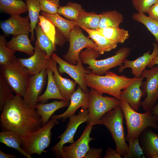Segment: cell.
Wrapping results in <instances>:
<instances>
[{
  "mask_svg": "<svg viewBox=\"0 0 158 158\" xmlns=\"http://www.w3.org/2000/svg\"><path fill=\"white\" fill-rule=\"evenodd\" d=\"M22 97L16 95L6 103L1 115L0 121L4 130L14 131L24 137L43 125L36 109L28 106Z\"/></svg>",
  "mask_w": 158,
  "mask_h": 158,
  "instance_id": "cell-1",
  "label": "cell"
},
{
  "mask_svg": "<svg viewBox=\"0 0 158 158\" xmlns=\"http://www.w3.org/2000/svg\"><path fill=\"white\" fill-rule=\"evenodd\" d=\"M138 78L119 75L109 71L104 75H96L91 72L84 75L85 82L87 87L94 89L100 94H107L119 100L121 99L122 90Z\"/></svg>",
  "mask_w": 158,
  "mask_h": 158,
  "instance_id": "cell-2",
  "label": "cell"
},
{
  "mask_svg": "<svg viewBox=\"0 0 158 158\" xmlns=\"http://www.w3.org/2000/svg\"><path fill=\"white\" fill-rule=\"evenodd\" d=\"M130 50V48L123 47L111 57L103 59L97 60L100 55L98 52L87 48L81 51L80 57L83 64L88 65L87 68L90 70L92 73L102 75L110 69L121 65L128 56Z\"/></svg>",
  "mask_w": 158,
  "mask_h": 158,
  "instance_id": "cell-3",
  "label": "cell"
},
{
  "mask_svg": "<svg viewBox=\"0 0 158 158\" xmlns=\"http://www.w3.org/2000/svg\"><path fill=\"white\" fill-rule=\"evenodd\" d=\"M120 101L127 127L126 141L138 138L142 131L147 128L155 129L158 128V115L152 114L151 111L142 113L138 112L124 100L121 99Z\"/></svg>",
  "mask_w": 158,
  "mask_h": 158,
  "instance_id": "cell-4",
  "label": "cell"
},
{
  "mask_svg": "<svg viewBox=\"0 0 158 158\" xmlns=\"http://www.w3.org/2000/svg\"><path fill=\"white\" fill-rule=\"evenodd\" d=\"M124 118L119 104L104 115L100 122V124L104 126L109 130L115 143V149L123 156L126 153L128 147L123 126Z\"/></svg>",
  "mask_w": 158,
  "mask_h": 158,
  "instance_id": "cell-5",
  "label": "cell"
},
{
  "mask_svg": "<svg viewBox=\"0 0 158 158\" xmlns=\"http://www.w3.org/2000/svg\"><path fill=\"white\" fill-rule=\"evenodd\" d=\"M59 123L57 120L51 119L40 128L25 136L21 137L23 150L31 156L35 154L41 155L46 152L45 149L51 143V130Z\"/></svg>",
  "mask_w": 158,
  "mask_h": 158,
  "instance_id": "cell-6",
  "label": "cell"
},
{
  "mask_svg": "<svg viewBox=\"0 0 158 158\" xmlns=\"http://www.w3.org/2000/svg\"><path fill=\"white\" fill-rule=\"evenodd\" d=\"M1 74L16 95L23 97L30 75L16 57L7 64L1 65Z\"/></svg>",
  "mask_w": 158,
  "mask_h": 158,
  "instance_id": "cell-7",
  "label": "cell"
},
{
  "mask_svg": "<svg viewBox=\"0 0 158 158\" xmlns=\"http://www.w3.org/2000/svg\"><path fill=\"white\" fill-rule=\"evenodd\" d=\"M89 93V114L87 122V124L93 126L100 124L103 116L118 105L120 101L114 97L104 96L92 88Z\"/></svg>",
  "mask_w": 158,
  "mask_h": 158,
  "instance_id": "cell-8",
  "label": "cell"
},
{
  "mask_svg": "<svg viewBox=\"0 0 158 158\" xmlns=\"http://www.w3.org/2000/svg\"><path fill=\"white\" fill-rule=\"evenodd\" d=\"M69 47L63 57L68 63L76 65L80 58L81 50L84 48L91 49L98 51L97 47L92 40L86 37L80 27L75 25L71 31L69 37Z\"/></svg>",
  "mask_w": 158,
  "mask_h": 158,
  "instance_id": "cell-9",
  "label": "cell"
},
{
  "mask_svg": "<svg viewBox=\"0 0 158 158\" xmlns=\"http://www.w3.org/2000/svg\"><path fill=\"white\" fill-rule=\"evenodd\" d=\"M141 77L146 78L141 86L146 95L145 99L141 102V106L145 111H151L158 99V66L149 69H145Z\"/></svg>",
  "mask_w": 158,
  "mask_h": 158,
  "instance_id": "cell-10",
  "label": "cell"
},
{
  "mask_svg": "<svg viewBox=\"0 0 158 158\" xmlns=\"http://www.w3.org/2000/svg\"><path fill=\"white\" fill-rule=\"evenodd\" d=\"M88 109H82L77 115H73L69 117V121L66 128L64 132L58 137L60 139L59 142L52 147L51 150L56 155V157H59L64 145L67 143L71 144L74 142L73 137L79 126L87 122L89 117Z\"/></svg>",
  "mask_w": 158,
  "mask_h": 158,
  "instance_id": "cell-11",
  "label": "cell"
},
{
  "mask_svg": "<svg viewBox=\"0 0 158 158\" xmlns=\"http://www.w3.org/2000/svg\"><path fill=\"white\" fill-rule=\"evenodd\" d=\"M51 58L59 65L58 71L60 73H66L79 85L83 92H89L85 82L84 75L90 73L91 71L84 68L80 57L76 65L68 63L54 53L51 55Z\"/></svg>",
  "mask_w": 158,
  "mask_h": 158,
  "instance_id": "cell-12",
  "label": "cell"
},
{
  "mask_svg": "<svg viewBox=\"0 0 158 158\" xmlns=\"http://www.w3.org/2000/svg\"><path fill=\"white\" fill-rule=\"evenodd\" d=\"M92 126L87 124L80 138L69 146H63L59 157L62 158H85L89 150L90 142L95 138L90 135Z\"/></svg>",
  "mask_w": 158,
  "mask_h": 158,
  "instance_id": "cell-13",
  "label": "cell"
},
{
  "mask_svg": "<svg viewBox=\"0 0 158 158\" xmlns=\"http://www.w3.org/2000/svg\"><path fill=\"white\" fill-rule=\"evenodd\" d=\"M47 76V69L30 76L25 94L23 97L28 106L35 108L37 100L44 87Z\"/></svg>",
  "mask_w": 158,
  "mask_h": 158,
  "instance_id": "cell-14",
  "label": "cell"
},
{
  "mask_svg": "<svg viewBox=\"0 0 158 158\" xmlns=\"http://www.w3.org/2000/svg\"><path fill=\"white\" fill-rule=\"evenodd\" d=\"M0 28L5 36L28 34L31 31L29 17H22L20 15H11L8 19L1 21Z\"/></svg>",
  "mask_w": 158,
  "mask_h": 158,
  "instance_id": "cell-15",
  "label": "cell"
},
{
  "mask_svg": "<svg viewBox=\"0 0 158 158\" xmlns=\"http://www.w3.org/2000/svg\"><path fill=\"white\" fill-rule=\"evenodd\" d=\"M153 49L152 52L150 51L145 53L140 56L135 60L131 61L126 59L118 69L119 73L122 72L126 68L131 69V73L136 78L141 77L143 71L146 69L149 63L158 55V44H153Z\"/></svg>",
  "mask_w": 158,
  "mask_h": 158,
  "instance_id": "cell-16",
  "label": "cell"
},
{
  "mask_svg": "<svg viewBox=\"0 0 158 158\" xmlns=\"http://www.w3.org/2000/svg\"><path fill=\"white\" fill-rule=\"evenodd\" d=\"M51 58H47L44 51L35 46L33 54L28 58H19L18 60L31 76L38 74L43 70L48 68Z\"/></svg>",
  "mask_w": 158,
  "mask_h": 158,
  "instance_id": "cell-17",
  "label": "cell"
},
{
  "mask_svg": "<svg viewBox=\"0 0 158 158\" xmlns=\"http://www.w3.org/2000/svg\"><path fill=\"white\" fill-rule=\"evenodd\" d=\"M89 100V92H83L79 86L72 95L67 110L61 114L52 116L51 118L57 120L62 119L64 121L68 117L74 115L76 111L79 108L81 107L83 109H88Z\"/></svg>",
  "mask_w": 158,
  "mask_h": 158,
  "instance_id": "cell-18",
  "label": "cell"
},
{
  "mask_svg": "<svg viewBox=\"0 0 158 158\" xmlns=\"http://www.w3.org/2000/svg\"><path fill=\"white\" fill-rule=\"evenodd\" d=\"M144 79L142 77L138 78L121 93V99L127 102L136 111L141 106L142 98L146 96L141 88Z\"/></svg>",
  "mask_w": 158,
  "mask_h": 158,
  "instance_id": "cell-19",
  "label": "cell"
},
{
  "mask_svg": "<svg viewBox=\"0 0 158 158\" xmlns=\"http://www.w3.org/2000/svg\"><path fill=\"white\" fill-rule=\"evenodd\" d=\"M138 138L145 157L158 158V133L148 127L142 131Z\"/></svg>",
  "mask_w": 158,
  "mask_h": 158,
  "instance_id": "cell-20",
  "label": "cell"
},
{
  "mask_svg": "<svg viewBox=\"0 0 158 158\" xmlns=\"http://www.w3.org/2000/svg\"><path fill=\"white\" fill-rule=\"evenodd\" d=\"M56 62L51 58L49 68L53 72L55 82L62 96L66 99L70 101L72 95L75 91L77 83L75 81L62 77L58 71Z\"/></svg>",
  "mask_w": 158,
  "mask_h": 158,
  "instance_id": "cell-21",
  "label": "cell"
},
{
  "mask_svg": "<svg viewBox=\"0 0 158 158\" xmlns=\"http://www.w3.org/2000/svg\"><path fill=\"white\" fill-rule=\"evenodd\" d=\"M70 101L63 100L55 101L47 104L37 103L35 108L41 116L43 126L47 123L55 111L60 109L68 106Z\"/></svg>",
  "mask_w": 158,
  "mask_h": 158,
  "instance_id": "cell-22",
  "label": "cell"
},
{
  "mask_svg": "<svg viewBox=\"0 0 158 158\" xmlns=\"http://www.w3.org/2000/svg\"><path fill=\"white\" fill-rule=\"evenodd\" d=\"M30 42L28 34H21L13 36L9 41L6 42V46L15 51L21 52L32 55L35 52V47Z\"/></svg>",
  "mask_w": 158,
  "mask_h": 158,
  "instance_id": "cell-23",
  "label": "cell"
},
{
  "mask_svg": "<svg viewBox=\"0 0 158 158\" xmlns=\"http://www.w3.org/2000/svg\"><path fill=\"white\" fill-rule=\"evenodd\" d=\"M47 83L44 92L40 95L38 99L37 103H44L51 99L66 100L61 95L55 82L53 72L49 68H47Z\"/></svg>",
  "mask_w": 158,
  "mask_h": 158,
  "instance_id": "cell-24",
  "label": "cell"
},
{
  "mask_svg": "<svg viewBox=\"0 0 158 158\" xmlns=\"http://www.w3.org/2000/svg\"><path fill=\"white\" fill-rule=\"evenodd\" d=\"M41 14L50 21L60 31L66 39L69 40L70 32L76 25L75 20L66 19L58 13L50 14L42 11Z\"/></svg>",
  "mask_w": 158,
  "mask_h": 158,
  "instance_id": "cell-25",
  "label": "cell"
},
{
  "mask_svg": "<svg viewBox=\"0 0 158 158\" xmlns=\"http://www.w3.org/2000/svg\"><path fill=\"white\" fill-rule=\"evenodd\" d=\"M0 142L6 146L15 149L27 158H32L22 147L21 136L17 133L9 130H5L0 133Z\"/></svg>",
  "mask_w": 158,
  "mask_h": 158,
  "instance_id": "cell-26",
  "label": "cell"
},
{
  "mask_svg": "<svg viewBox=\"0 0 158 158\" xmlns=\"http://www.w3.org/2000/svg\"><path fill=\"white\" fill-rule=\"evenodd\" d=\"M82 28L88 34L89 37L94 42L100 54L110 51L115 49L117 44L109 40L96 30H92L86 28Z\"/></svg>",
  "mask_w": 158,
  "mask_h": 158,
  "instance_id": "cell-27",
  "label": "cell"
},
{
  "mask_svg": "<svg viewBox=\"0 0 158 158\" xmlns=\"http://www.w3.org/2000/svg\"><path fill=\"white\" fill-rule=\"evenodd\" d=\"M35 30L36 39L35 46L44 51L47 58L50 59L52 53L56 50V45L44 33L38 23Z\"/></svg>",
  "mask_w": 158,
  "mask_h": 158,
  "instance_id": "cell-28",
  "label": "cell"
},
{
  "mask_svg": "<svg viewBox=\"0 0 158 158\" xmlns=\"http://www.w3.org/2000/svg\"><path fill=\"white\" fill-rule=\"evenodd\" d=\"M0 9L11 16L20 15L28 11L26 2L22 0H0Z\"/></svg>",
  "mask_w": 158,
  "mask_h": 158,
  "instance_id": "cell-29",
  "label": "cell"
},
{
  "mask_svg": "<svg viewBox=\"0 0 158 158\" xmlns=\"http://www.w3.org/2000/svg\"><path fill=\"white\" fill-rule=\"evenodd\" d=\"M99 15L100 20L98 29L119 27L123 21V15L116 10L103 12Z\"/></svg>",
  "mask_w": 158,
  "mask_h": 158,
  "instance_id": "cell-30",
  "label": "cell"
},
{
  "mask_svg": "<svg viewBox=\"0 0 158 158\" xmlns=\"http://www.w3.org/2000/svg\"><path fill=\"white\" fill-rule=\"evenodd\" d=\"M100 20L99 14L93 12H87L84 10L75 20V25L81 28L97 30L99 28Z\"/></svg>",
  "mask_w": 158,
  "mask_h": 158,
  "instance_id": "cell-31",
  "label": "cell"
},
{
  "mask_svg": "<svg viewBox=\"0 0 158 158\" xmlns=\"http://www.w3.org/2000/svg\"><path fill=\"white\" fill-rule=\"evenodd\" d=\"M96 30L105 37L117 44L123 43L129 36L128 31L119 27H108Z\"/></svg>",
  "mask_w": 158,
  "mask_h": 158,
  "instance_id": "cell-32",
  "label": "cell"
},
{
  "mask_svg": "<svg viewBox=\"0 0 158 158\" xmlns=\"http://www.w3.org/2000/svg\"><path fill=\"white\" fill-rule=\"evenodd\" d=\"M28 12V16L30 21L31 33L30 40H35L34 30L37 25L41 11L39 0H25Z\"/></svg>",
  "mask_w": 158,
  "mask_h": 158,
  "instance_id": "cell-33",
  "label": "cell"
},
{
  "mask_svg": "<svg viewBox=\"0 0 158 158\" xmlns=\"http://www.w3.org/2000/svg\"><path fill=\"white\" fill-rule=\"evenodd\" d=\"M84 10L79 4L68 2L63 6H59L57 13L71 20H76Z\"/></svg>",
  "mask_w": 158,
  "mask_h": 158,
  "instance_id": "cell-34",
  "label": "cell"
},
{
  "mask_svg": "<svg viewBox=\"0 0 158 158\" xmlns=\"http://www.w3.org/2000/svg\"><path fill=\"white\" fill-rule=\"evenodd\" d=\"M132 18L144 25L153 35L158 43V21L151 18L144 13H134Z\"/></svg>",
  "mask_w": 158,
  "mask_h": 158,
  "instance_id": "cell-35",
  "label": "cell"
},
{
  "mask_svg": "<svg viewBox=\"0 0 158 158\" xmlns=\"http://www.w3.org/2000/svg\"><path fill=\"white\" fill-rule=\"evenodd\" d=\"M39 22L42 30L47 36L51 40L54 44L56 45L59 44L56 37V32L55 26L49 20L42 15H40Z\"/></svg>",
  "mask_w": 158,
  "mask_h": 158,
  "instance_id": "cell-36",
  "label": "cell"
},
{
  "mask_svg": "<svg viewBox=\"0 0 158 158\" xmlns=\"http://www.w3.org/2000/svg\"><path fill=\"white\" fill-rule=\"evenodd\" d=\"M10 86L2 75H0V110L2 111L5 104L13 99V94Z\"/></svg>",
  "mask_w": 158,
  "mask_h": 158,
  "instance_id": "cell-37",
  "label": "cell"
},
{
  "mask_svg": "<svg viewBox=\"0 0 158 158\" xmlns=\"http://www.w3.org/2000/svg\"><path fill=\"white\" fill-rule=\"evenodd\" d=\"M5 37L3 35L0 36V64H7L16 57L14 54L16 51L9 49L6 46Z\"/></svg>",
  "mask_w": 158,
  "mask_h": 158,
  "instance_id": "cell-38",
  "label": "cell"
},
{
  "mask_svg": "<svg viewBox=\"0 0 158 158\" xmlns=\"http://www.w3.org/2000/svg\"><path fill=\"white\" fill-rule=\"evenodd\" d=\"M127 141L128 149L126 153L123 156V158H145L138 138L130 139Z\"/></svg>",
  "mask_w": 158,
  "mask_h": 158,
  "instance_id": "cell-39",
  "label": "cell"
},
{
  "mask_svg": "<svg viewBox=\"0 0 158 158\" xmlns=\"http://www.w3.org/2000/svg\"><path fill=\"white\" fill-rule=\"evenodd\" d=\"M41 11L50 14L57 13L59 0H39Z\"/></svg>",
  "mask_w": 158,
  "mask_h": 158,
  "instance_id": "cell-40",
  "label": "cell"
},
{
  "mask_svg": "<svg viewBox=\"0 0 158 158\" xmlns=\"http://www.w3.org/2000/svg\"><path fill=\"white\" fill-rule=\"evenodd\" d=\"M133 6L139 13H147L149 9L158 2V0H132Z\"/></svg>",
  "mask_w": 158,
  "mask_h": 158,
  "instance_id": "cell-41",
  "label": "cell"
},
{
  "mask_svg": "<svg viewBox=\"0 0 158 158\" xmlns=\"http://www.w3.org/2000/svg\"><path fill=\"white\" fill-rule=\"evenodd\" d=\"M103 151L102 148H90L85 155V158H101Z\"/></svg>",
  "mask_w": 158,
  "mask_h": 158,
  "instance_id": "cell-42",
  "label": "cell"
},
{
  "mask_svg": "<svg viewBox=\"0 0 158 158\" xmlns=\"http://www.w3.org/2000/svg\"><path fill=\"white\" fill-rule=\"evenodd\" d=\"M147 13L150 18L158 21V2L152 5L149 9Z\"/></svg>",
  "mask_w": 158,
  "mask_h": 158,
  "instance_id": "cell-43",
  "label": "cell"
},
{
  "mask_svg": "<svg viewBox=\"0 0 158 158\" xmlns=\"http://www.w3.org/2000/svg\"><path fill=\"white\" fill-rule=\"evenodd\" d=\"M104 158H121V155L116 150L109 147L106 151Z\"/></svg>",
  "mask_w": 158,
  "mask_h": 158,
  "instance_id": "cell-44",
  "label": "cell"
},
{
  "mask_svg": "<svg viewBox=\"0 0 158 158\" xmlns=\"http://www.w3.org/2000/svg\"><path fill=\"white\" fill-rule=\"evenodd\" d=\"M17 157L14 155L5 153L1 150H0V158H16Z\"/></svg>",
  "mask_w": 158,
  "mask_h": 158,
  "instance_id": "cell-45",
  "label": "cell"
},
{
  "mask_svg": "<svg viewBox=\"0 0 158 158\" xmlns=\"http://www.w3.org/2000/svg\"><path fill=\"white\" fill-rule=\"evenodd\" d=\"M155 65H158V55L156 56L148 64L147 67L151 68Z\"/></svg>",
  "mask_w": 158,
  "mask_h": 158,
  "instance_id": "cell-46",
  "label": "cell"
},
{
  "mask_svg": "<svg viewBox=\"0 0 158 158\" xmlns=\"http://www.w3.org/2000/svg\"><path fill=\"white\" fill-rule=\"evenodd\" d=\"M151 111L152 114L158 115V103L154 106Z\"/></svg>",
  "mask_w": 158,
  "mask_h": 158,
  "instance_id": "cell-47",
  "label": "cell"
},
{
  "mask_svg": "<svg viewBox=\"0 0 158 158\" xmlns=\"http://www.w3.org/2000/svg\"></svg>",
  "mask_w": 158,
  "mask_h": 158,
  "instance_id": "cell-48",
  "label": "cell"
}]
</instances>
